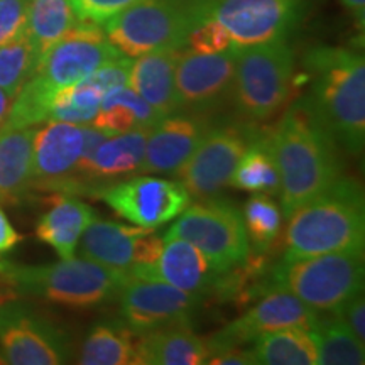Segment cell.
Here are the masks:
<instances>
[{"instance_id": "obj_1", "label": "cell", "mask_w": 365, "mask_h": 365, "mask_svg": "<svg viewBox=\"0 0 365 365\" xmlns=\"http://www.w3.org/2000/svg\"><path fill=\"white\" fill-rule=\"evenodd\" d=\"M309 91L301 107L331 137L336 148L360 156L365 144V61L362 54L317 46L303 58Z\"/></svg>"}, {"instance_id": "obj_2", "label": "cell", "mask_w": 365, "mask_h": 365, "mask_svg": "<svg viewBox=\"0 0 365 365\" xmlns=\"http://www.w3.org/2000/svg\"><path fill=\"white\" fill-rule=\"evenodd\" d=\"M267 132L281 178V212L287 218L341 175L340 159L331 137L299 102Z\"/></svg>"}, {"instance_id": "obj_3", "label": "cell", "mask_w": 365, "mask_h": 365, "mask_svg": "<svg viewBox=\"0 0 365 365\" xmlns=\"http://www.w3.org/2000/svg\"><path fill=\"white\" fill-rule=\"evenodd\" d=\"M284 259L364 250L365 200L357 180L340 175L286 218Z\"/></svg>"}, {"instance_id": "obj_4", "label": "cell", "mask_w": 365, "mask_h": 365, "mask_svg": "<svg viewBox=\"0 0 365 365\" xmlns=\"http://www.w3.org/2000/svg\"><path fill=\"white\" fill-rule=\"evenodd\" d=\"M122 271L88 259H61L49 266H19L0 261V281L16 296L39 298L73 309H90L117 299Z\"/></svg>"}, {"instance_id": "obj_5", "label": "cell", "mask_w": 365, "mask_h": 365, "mask_svg": "<svg viewBox=\"0 0 365 365\" xmlns=\"http://www.w3.org/2000/svg\"><path fill=\"white\" fill-rule=\"evenodd\" d=\"M364 250L282 259L267 274L269 284L289 291L314 312L330 313L364 289Z\"/></svg>"}, {"instance_id": "obj_6", "label": "cell", "mask_w": 365, "mask_h": 365, "mask_svg": "<svg viewBox=\"0 0 365 365\" xmlns=\"http://www.w3.org/2000/svg\"><path fill=\"white\" fill-rule=\"evenodd\" d=\"M293 78L294 53L286 39L235 49L232 102L247 120H267L287 102Z\"/></svg>"}, {"instance_id": "obj_7", "label": "cell", "mask_w": 365, "mask_h": 365, "mask_svg": "<svg viewBox=\"0 0 365 365\" xmlns=\"http://www.w3.org/2000/svg\"><path fill=\"white\" fill-rule=\"evenodd\" d=\"M196 24V0H144L103 22V33L129 58L182 49Z\"/></svg>"}, {"instance_id": "obj_8", "label": "cell", "mask_w": 365, "mask_h": 365, "mask_svg": "<svg viewBox=\"0 0 365 365\" xmlns=\"http://www.w3.org/2000/svg\"><path fill=\"white\" fill-rule=\"evenodd\" d=\"M164 237L191 242L218 274L232 271L250 255L242 212L232 202L217 196L190 203Z\"/></svg>"}, {"instance_id": "obj_9", "label": "cell", "mask_w": 365, "mask_h": 365, "mask_svg": "<svg viewBox=\"0 0 365 365\" xmlns=\"http://www.w3.org/2000/svg\"><path fill=\"white\" fill-rule=\"evenodd\" d=\"M307 0H196V22L215 19L230 34L232 48L286 39Z\"/></svg>"}, {"instance_id": "obj_10", "label": "cell", "mask_w": 365, "mask_h": 365, "mask_svg": "<svg viewBox=\"0 0 365 365\" xmlns=\"http://www.w3.org/2000/svg\"><path fill=\"white\" fill-rule=\"evenodd\" d=\"M0 362L12 365H59L70 362L68 335L51 319L21 301L0 304Z\"/></svg>"}, {"instance_id": "obj_11", "label": "cell", "mask_w": 365, "mask_h": 365, "mask_svg": "<svg viewBox=\"0 0 365 365\" xmlns=\"http://www.w3.org/2000/svg\"><path fill=\"white\" fill-rule=\"evenodd\" d=\"M255 130L257 129L250 124L210 127L202 143L176 175L191 198H213L227 188Z\"/></svg>"}, {"instance_id": "obj_12", "label": "cell", "mask_w": 365, "mask_h": 365, "mask_svg": "<svg viewBox=\"0 0 365 365\" xmlns=\"http://www.w3.org/2000/svg\"><path fill=\"white\" fill-rule=\"evenodd\" d=\"M120 56L122 53L108 41L100 24L78 21L39 58L33 76L49 90L58 91L85 80L97 68Z\"/></svg>"}, {"instance_id": "obj_13", "label": "cell", "mask_w": 365, "mask_h": 365, "mask_svg": "<svg viewBox=\"0 0 365 365\" xmlns=\"http://www.w3.org/2000/svg\"><path fill=\"white\" fill-rule=\"evenodd\" d=\"M120 319L137 335L191 322L202 294H191L161 281H148L127 272L117 294Z\"/></svg>"}, {"instance_id": "obj_14", "label": "cell", "mask_w": 365, "mask_h": 365, "mask_svg": "<svg viewBox=\"0 0 365 365\" xmlns=\"http://www.w3.org/2000/svg\"><path fill=\"white\" fill-rule=\"evenodd\" d=\"M95 198L103 200L118 217L145 228L175 220L191 203L190 193L180 181L153 176L125 178L98 191Z\"/></svg>"}, {"instance_id": "obj_15", "label": "cell", "mask_w": 365, "mask_h": 365, "mask_svg": "<svg viewBox=\"0 0 365 365\" xmlns=\"http://www.w3.org/2000/svg\"><path fill=\"white\" fill-rule=\"evenodd\" d=\"M235 76V48L202 54L181 49L176 63L175 85L180 112L207 113L232 100Z\"/></svg>"}, {"instance_id": "obj_16", "label": "cell", "mask_w": 365, "mask_h": 365, "mask_svg": "<svg viewBox=\"0 0 365 365\" xmlns=\"http://www.w3.org/2000/svg\"><path fill=\"white\" fill-rule=\"evenodd\" d=\"M317 317L318 313L314 309L291 294L289 291L274 287L240 318L228 323L223 330L207 340L210 355L230 349V346L250 344L264 333L282 330V328L299 327L309 330Z\"/></svg>"}, {"instance_id": "obj_17", "label": "cell", "mask_w": 365, "mask_h": 365, "mask_svg": "<svg viewBox=\"0 0 365 365\" xmlns=\"http://www.w3.org/2000/svg\"><path fill=\"white\" fill-rule=\"evenodd\" d=\"M78 244L83 259L122 272L154 264L163 252V239L154 234V228L97 218L86 227Z\"/></svg>"}, {"instance_id": "obj_18", "label": "cell", "mask_w": 365, "mask_h": 365, "mask_svg": "<svg viewBox=\"0 0 365 365\" xmlns=\"http://www.w3.org/2000/svg\"><path fill=\"white\" fill-rule=\"evenodd\" d=\"M83 149V125L49 120L36 130L33 190L73 195L76 168Z\"/></svg>"}, {"instance_id": "obj_19", "label": "cell", "mask_w": 365, "mask_h": 365, "mask_svg": "<svg viewBox=\"0 0 365 365\" xmlns=\"http://www.w3.org/2000/svg\"><path fill=\"white\" fill-rule=\"evenodd\" d=\"M150 129H135L105 139L91 156L80 159L73 196H95L113 182L139 173Z\"/></svg>"}, {"instance_id": "obj_20", "label": "cell", "mask_w": 365, "mask_h": 365, "mask_svg": "<svg viewBox=\"0 0 365 365\" xmlns=\"http://www.w3.org/2000/svg\"><path fill=\"white\" fill-rule=\"evenodd\" d=\"M210 129L205 115L178 112L150 127L139 173L178 175Z\"/></svg>"}, {"instance_id": "obj_21", "label": "cell", "mask_w": 365, "mask_h": 365, "mask_svg": "<svg viewBox=\"0 0 365 365\" xmlns=\"http://www.w3.org/2000/svg\"><path fill=\"white\" fill-rule=\"evenodd\" d=\"M127 272L140 279L161 281L186 293L202 296L213 291L220 276L202 250L178 237H164L163 252L156 262L134 266Z\"/></svg>"}, {"instance_id": "obj_22", "label": "cell", "mask_w": 365, "mask_h": 365, "mask_svg": "<svg viewBox=\"0 0 365 365\" xmlns=\"http://www.w3.org/2000/svg\"><path fill=\"white\" fill-rule=\"evenodd\" d=\"M46 207L36 225V235L61 259L75 257L80 237L97 218V213L88 203L65 193L49 195Z\"/></svg>"}, {"instance_id": "obj_23", "label": "cell", "mask_w": 365, "mask_h": 365, "mask_svg": "<svg viewBox=\"0 0 365 365\" xmlns=\"http://www.w3.org/2000/svg\"><path fill=\"white\" fill-rule=\"evenodd\" d=\"M34 127L0 125V205H21L33 190Z\"/></svg>"}, {"instance_id": "obj_24", "label": "cell", "mask_w": 365, "mask_h": 365, "mask_svg": "<svg viewBox=\"0 0 365 365\" xmlns=\"http://www.w3.org/2000/svg\"><path fill=\"white\" fill-rule=\"evenodd\" d=\"M181 49L145 53L132 61L130 88L144 98L163 118L180 112L176 98L175 71Z\"/></svg>"}, {"instance_id": "obj_25", "label": "cell", "mask_w": 365, "mask_h": 365, "mask_svg": "<svg viewBox=\"0 0 365 365\" xmlns=\"http://www.w3.org/2000/svg\"><path fill=\"white\" fill-rule=\"evenodd\" d=\"M139 355L143 365H202L207 364L210 350L185 323L139 335Z\"/></svg>"}, {"instance_id": "obj_26", "label": "cell", "mask_w": 365, "mask_h": 365, "mask_svg": "<svg viewBox=\"0 0 365 365\" xmlns=\"http://www.w3.org/2000/svg\"><path fill=\"white\" fill-rule=\"evenodd\" d=\"M76 362L83 365H140L139 335L122 319L98 323L81 344Z\"/></svg>"}, {"instance_id": "obj_27", "label": "cell", "mask_w": 365, "mask_h": 365, "mask_svg": "<svg viewBox=\"0 0 365 365\" xmlns=\"http://www.w3.org/2000/svg\"><path fill=\"white\" fill-rule=\"evenodd\" d=\"M228 185L249 193L279 195V170L267 130H255L252 140L237 163Z\"/></svg>"}, {"instance_id": "obj_28", "label": "cell", "mask_w": 365, "mask_h": 365, "mask_svg": "<svg viewBox=\"0 0 365 365\" xmlns=\"http://www.w3.org/2000/svg\"><path fill=\"white\" fill-rule=\"evenodd\" d=\"M161 118L134 90L120 86L105 95L97 117L93 118V125L110 135H117L135 129H150Z\"/></svg>"}, {"instance_id": "obj_29", "label": "cell", "mask_w": 365, "mask_h": 365, "mask_svg": "<svg viewBox=\"0 0 365 365\" xmlns=\"http://www.w3.org/2000/svg\"><path fill=\"white\" fill-rule=\"evenodd\" d=\"M254 364L317 365L318 355L308 330L299 327L269 331L254 340Z\"/></svg>"}, {"instance_id": "obj_30", "label": "cell", "mask_w": 365, "mask_h": 365, "mask_svg": "<svg viewBox=\"0 0 365 365\" xmlns=\"http://www.w3.org/2000/svg\"><path fill=\"white\" fill-rule=\"evenodd\" d=\"M319 365H362L365 364V344L355 339L352 331L335 314L317 317L308 330Z\"/></svg>"}, {"instance_id": "obj_31", "label": "cell", "mask_w": 365, "mask_h": 365, "mask_svg": "<svg viewBox=\"0 0 365 365\" xmlns=\"http://www.w3.org/2000/svg\"><path fill=\"white\" fill-rule=\"evenodd\" d=\"M78 21L71 0H29L26 33L41 58Z\"/></svg>"}, {"instance_id": "obj_32", "label": "cell", "mask_w": 365, "mask_h": 365, "mask_svg": "<svg viewBox=\"0 0 365 365\" xmlns=\"http://www.w3.org/2000/svg\"><path fill=\"white\" fill-rule=\"evenodd\" d=\"M38 61L39 53L26 31L0 46V88L9 98H16L22 86L33 78Z\"/></svg>"}, {"instance_id": "obj_33", "label": "cell", "mask_w": 365, "mask_h": 365, "mask_svg": "<svg viewBox=\"0 0 365 365\" xmlns=\"http://www.w3.org/2000/svg\"><path fill=\"white\" fill-rule=\"evenodd\" d=\"M102 100L103 93L88 78L59 88L53 97L49 120L78 125L90 124L97 117Z\"/></svg>"}, {"instance_id": "obj_34", "label": "cell", "mask_w": 365, "mask_h": 365, "mask_svg": "<svg viewBox=\"0 0 365 365\" xmlns=\"http://www.w3.org/2000/svg\"><path fill=\"white\" fill-rule=\"evenodd\" d=\"M242 217L249 245H252L257 254L267 252L281 232L282 212L279 205L274 202L271 195L255 193L245 202Z\"/></svg>"}, {"instance_id": "obj_35", "label": "cell", "mask_w": 365, "mask_h": 365, "mask_svg": "<svg viewBox=\"0 0 365 365\" xmlns=\"http://www.w3.org/2000/svg\"><path fill=\"white\" fill-rule=\"evenodd\" d=\"M185 48L202 54L222 53L232 48V39L220 22L215 19H203L196 22L193 29L190 31Z\"/></svg>"}, {"instance_id": "obj_36", "label": "cell", "mask_w": 365, "mask_h": 365, "mask_svg": "<svg viewBox=\"0 0 365 365\" xmlns=\"http://www.w3.org/2000/svg\"><path fill=\"white\" fill-rule=\"evenodd\" d=\"M144 0H71L80 21H90L95 24H103L118 12L125 11Z\"/></svg>"}, {"instance_id": "obj_37", "label": "cell", "mask_w": 365, "mask_h": 365, "mask_svg": "<svg viewBox=\"0 0 365 365\" xmlns=\"http://www.w3.org/2000/svg\"><path fill=\"white\" fill-rule=\"evenodd\" d=\"M29 0H0V46L26 31Z\"/></svg>"}, {"instance_id": "obj_38", "label": "cell", "mask_w": 365, "mask_h": 365, "mask_svg": "<svg viewBox=\"0 0 365 365\" xmlns=\"http://www.w3.org/2000/svg\"><path fill=\"white\" fill-rule=\"evenodd\" d=\"M330 313L335 314L354 333L355 339L365 344V299L362 291L346 299L345 303H341L339 308H335Z\"/></svg>"}, {"instance_id": "obj_39", "label": "cell", "mask_w": 365, "mask_h": 365, "mask_svg": "<svg viewBox=\"0 0 365 365\" xmlns=\"http://www.w3.org/2000/svg\"><path fill=\"white\" fill-rule=\"evenodd\" d=\"M212 365H255L250 350L240 349V346H230V349L220 350L212 354L207 360Z\"/></svg>"}, {"instance_id": "obj_40", "label": "cell", "mask_w": 365, "mask_h": 365, "mask_svg": "<svg viewBox=\"0 0 365 365\" xmlns=\"http://www.w3.org/2000/svg\"><path fill=\"white\" fill-rule=\"evenodd\" d=\"M21 240L22 235L12 227V223L9 222L7 215L0 207V255L11 252Z\"/></svg>"}, {"instance_id": "obj_41", "label": "cell", "mask_w": 365, "mask_h": 365, "mask_svg": "<svg viewBox=\"0 0 365 365\" xmlns=\"http://www.w3.org/2000/svg\"><path fill=\"white\" fill-rule=\"evenodd\" d=\"M341 7L352 17L354 24L360 33H364L365 26V0H340Z\"/></svg>"}, {"instance_id": "obj_42", "label": "cell", "mask_w": 365, "mask_h": 365, "mask_svg": "<svg viewBox=\"0 0 365 365\" xmlns=\"http://www.w3.org/2000/svg\"><path fill=\"white\" fill-rule=\"evenodd\" d=\"M11 102H12V100L7 97L6 91L0 88V125H2L4 122H6L9 108H11Z\"/></svg>"}]
</instances>
